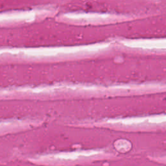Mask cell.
<instances>
[{
    "mask_svg": "<svg viewBox=\"0 0 166 166\" xmlns=\"http://www.w3.org/2000/svg\"><path fill=\"white\" fill-rule=\"evenodd\" d=\"M154 160L158 163L166 165V154H163V155L161 156L154 157Z\"/></svg>",
    "mask_w": 166,
    "mask_h": 166,
    "instance_id": "obj_1",
    "label": "cell"
}]
</instances>
